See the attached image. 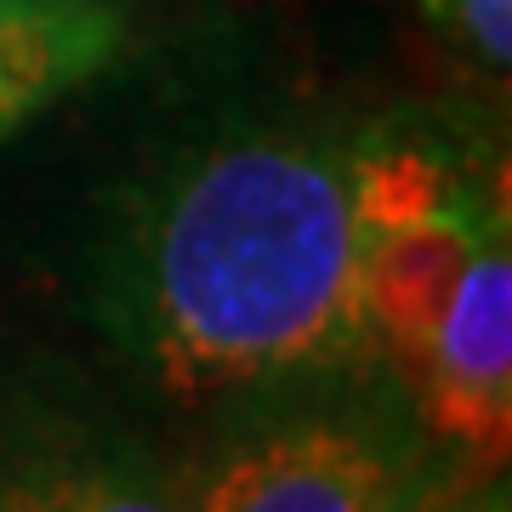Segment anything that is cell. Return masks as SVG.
<instances>
[{
  "mask_svg": "<svg viewBox=\"0 0 512 512\" xmlns=\"http://www.w3.org/2000/svg\"><path fill=\"white\" fill-rule=\"evenodd\" d=\"M359 251L348 137L222 120L148 154L103 200L80 296L154 399L217 427L387 370Z\"/></svg>",
  "mask_w": 512,
  "mask_h": 512,
  "instance_id": "6da1fadb",
  "label": "cell"
},
{
  "mask_svg": "<svg viewBox=\"0 0 512 512\" xmlns=\"http://www.w3.org/2000/svg\"><path fill=\"white\" fill-rule=\"evenodd\" d=\"M188 467V512H416L456 484L393 370L239 410Z\"/></svg>",
  "mask_w": 512,
  "mask_h": 512,
  "instance_id": "7a4b0ae2",
  "label": "cell"
},
{
  "mask_svg": "<svg viewBox=\"0 0 512 512\" xmlns=\"http://www.w3.org/2000/svg\"><path fill=\"white\" fill-rule=\"evenodd\" d=\"M188 478L137 421L0 382V512H188Z\"/></svg>",
  "mask_w": 512,
  "mask_h": 512,
  "instance_id": "3957f363",
  "label": "cell"
},
{
  "mask_svg": "<svg viewBox=\"0 0 512 512\" xmlns=\"http://www.w3.org/2000/svg\"><path fill=\"white\" fill-rule=\"evenodd\" d=\"M427 433L456 461L501 467L512 439V251L507 211L484 222L444 308L427 365L410 382Z\"/></svg>",
  "mask_w": 512,
  "mask_h": 512,
  "instance_id": "277c9868",
  "label": "cell"
},
{
  "mask_svg": "<svg viewBox=\"0 0 512 512\" xmlns=\"http://www.w3.org/2000/svg\"><path fill=\"white\" fill-rule=\"evenodd\" d=\"M501 211H507L501 188L490 194V183H478L439 217L404 222V228H387V234H365L359 291H365V313L376 342H382V359L404 382V393L427 365L433 330H439L444 308L456 296L461 268L473 256L484 222L501 217Z\"/></svg>",
  "mask_w": 512,
  "mask_h": 512,
  "instance_id": "5b68a950",
  "label": "cell"
},
{
  "mask_svg": "<svg viewBox=\"0 0 512 512\" xmlns=\"http://www.w3.org/2000/svg\"><path fill=\"white\" fill-rule=\"evenodd\" d=\"M131 0H0V143L126 52Z\"/></svg>",
  "mask_w": 512,
  "mask_h": 512,
  "instance_id": "8992f818",
  "label": "cell"
},
{
  "mask_svg": "<svg viewBox=\"0 0 512 512\" xmlns=\"http://www.w3.org/2000/svg\"><path fill=\"white\" fill-rule=\"evenodd\" d=\"M467 188H478V183L467 177V165L450 154V143L433 137V131L382 126V131L348 137V194H353L359 239L421 222V217H439Z\"/></svg>",
  "mask_w": 512,
  "mask_h": 512,
  "instance_id": "52a82bcc",
  "label": "cell"
},
{
  "mask_svg": "<svg viewBox=\"0 0 512 512\" xmlns=\"http://www.w3.org/2000/svg\"><path fill=\"white\" fill-rule=\"evenodd\" d=\"M439 35L467 52L478 69L507 74L512 63V0H421Z\"/></svg>",
  "mask_w": 512,
  "mask_h": 512,
  "instance_id": "ba28073f",
  "label": "cell"
},
{
  "mask_svg": "<svg viewBox=\"0 0 512 512\" xmlns=\"http://www.w3.org/2000/svg\"><path fill=\"white\" fill-rule=\"evenodd\" d=\"M416 512H507V478H501V467H495V478H484V484H473V490L450 484V490L427 495Z\"/></svg>",
  "mask_w": 512,
  "mask_h": 512,
  "instance_id": "9c48e42d",
  "label": "cell"
}]
</instances>
